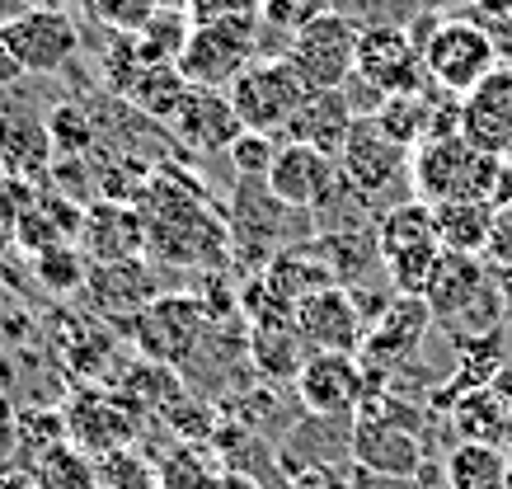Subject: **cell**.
<instances>
[{
    "mask_svg": "<svg viewBox=\"0 0 512 489\" xmlns=\"http://www.w3.org/2000/svg\"><path fill=\"white\" fill-rule=\"evenodd\" d=\"M428 311L433 325L456 339V344H475V339H494L503 325V283L484 269L480 259H461V254H442L437 278L428 287Z\"/></svg>",
    "mask_w": 512,
    "mask_h": 489,
    "instance_id": "1",
    "label": "cell"
},
{
    "mask_svg": "<svg viewBox=\"0 0 512 489\" xmlns=\"http://www.w3.org/2000/svg\"><path fill=\"white\" fill-rule=\"evenodd\" d=\"M423 66L428 80L447 95H470L484 76H494L503 57H498L494 33L475 24V19H437L428 38H423Z\"/></svg>",
    "mask_w": 512,
    "mask_h": 489,
    "instance_id": "2",
    "label": "cell"
},
{
    "mask_svg": "<svg viewBox=\"0 0 512 489\" xmlns=\"http://www.w3.org/2000/svg\"><path fill=\"white\" fill-rule=\"evenodd\" d=\"M231 109L240 118L245 132H264V137H278L287 132L292 113L301 109V99L311 95L301 76L292 71L287 57H268V62H249L240 76L231 80Z\"/></svg>",
    "mask_w": 512,
    "mask_h": 489,
    "instance_id": "3",
    "label": "cell"
},
{
    "mask_svg": "<svg viewBox=\"0 0 512 489\" xmlns=\"http://www.w3.org/2000/svg\"><path fill=\"white\" fill-rule=\"evenodd\" d=\"M357 43H362V29L348 15L329 10L315 24H306L296 38H287V62L311 95L343 90L357 76Z\"/></svg>",
    "mask_w": 512,
    "mask_h": 489,
    "instance_id": "4",
    "label": "cell"
},
{
    "mask_svg": "<svg viewBox=\"0 0 512 489\" xmlns=\"http://www.w3.org/2000/svg\"><path fill=\"white\" fill-rule=\"evenodd\" d=\"M254 43H259V19L193 24L179 52V76L193 90H231V80L254 62Z\"/></svg>",
    "mask_w": 512,
    "mask_h": 489,
    "instance_id": "5",
    "label": "cell"
},
{
    "mask_svg": "<svg viewBox=\"0 0 512 489\" xmlns=\"http://www.w3.org/2000/svg\"><path fill=\"white\" fill-rule=\"evenodd\" d=\"M357 80L372 85L381 99L390 95H419L428 90V66H423V43L409 29H395V24H376V29H362V43H357Z\"/></svg>",
    "mask_w": 512,
    "mask_h": 489,
    "instance_id": "6",
    "label": "cell"
},
{
    "mask_svg": "<svg viewBox=\"0 0 512 489\" xmlns=\"http://www.w3.org/2000/svg\"><path fill=\"white\" fill-rule=\"evenodd\" d=\"M132 339H137V353L156 367H179L198 348L202 330H207V306L198 297H156L151 306H141L132 316Z\"/></svg>",
    "mask_w": 512,
    "mask_h": 489,
    "instance_id": "7",
    "label": "cell"
},
{
    "mask_svg": "<svg viewBox=\"0 0 512 489\" xmlns=\"http://www.w3.org/2000/svg\"><path fill=\"white\" fill-rule=\"evenodd\" d=\"M66 442H76L90 461H104L113 452H127L141 433V410L123 395L109 391H76L62 414Z\"/></svg>",
    "mask_w": 512,
    "mask_h": 489,
    "instance_id": "8",
    "label": "cell"
},
{
    "mask_svg": "<svg viewBox=\"0 0 512 489\" xmlns=\"http://www.w3.org/2000/svg\"><path fill=\"white\" fill-rule=\"evenodd\" d=\"M367 386H372V372L362 367L357 353H311L296 377V395L315 419H343L362 410Z\"/></svg>",
    "mask_w": 512,
    "mask_h": 489,
    "instance_id": "9",
    "label": "cell"
},
{
    "mask_svg": "<svg viewBox=\"0 0 512 489\" xmlns=\"http://www.w3.org/2000/svg\"><path fill=\"white\" fill-rule=\"evenodd\" d=\"M433 330V311H428V301L419 297H395L381 311V316L367 325V339H362V367L372 372V377L386 381V372L404 367L414 353H419L423 334Z\"/></svg>",
    "mask_w": 512,
    "mask_h": 489,
    "instance_id": "10",
    "label": "cell"
},
{
    "mask_svg": "<svg viewBox=\"0 0 512 489\" xmlns=\"http://www.w3.org/2000/svg\"><path fill=\"white\" fill-rule=\"evenodd\" d=\"M292 325L311 353H362V339H367V320H362L348 287L311 292L292 311Z\"/></svg>",
    "mask_w": 512,
    "mask_h": 489,
    "instance_id": "11",
    "label": "cell"
},
{
    "mask_svg": "<svg viewBox=\"0 0 512 489\" xmlns=\"http://www.w3.org/2000/svg\"><path fill=\"white\" fill-rule=\"evenodd\" d=\"M409 156H414V151H404L400 142H390L372 118H357L353 137H348V146H343V156H339V174L357 198H381L395 179L409 174Z\"/></svg>",
    "mask_w": 512,
    "mask_h": 489,
    "instance_id": "12",
    "label": "cell"
},
{
    "mask_svg": "<svg viewBox=\"0 0 512 489\" xmlns=\"http://www.w3.org/2000/svg\"><path fill=\"white\" fill-rule=\"evenodd\" d=\"M339 160L320 156L311 146L282 142L278 156H273V170H268L264 189L273 203L292 207V212H311V207H325L334 184H339Z\"/></svg>",
    "mask_w": 512,
    "mask_h": 489,
    "instance_id": "13",
    "label": "cell"
},
{
    "mask_svg": "<svg viewBox=\"0 0 512 489\" xmlns=\"http://www.w3.org/2000/svg\"><path fill=\"white\" fill-rule=\"evenodd\" d=\"M5 38H10V48H15L19 66H24L29 76L62 71L80 48V33L66 10H19V15L5 24Z\"/></svg>",
    "mask_w": 512,
    "mask_h": 489,
    "instance_id": "14",
    "label": "cell"
},
{
    "mask_svg": "<svg viewBox=\"0 0 512 489\" xmlns=\"http://www.w3.org/2000/svg\"><path fill=\"white\" fill-rule=\"evenodd\" d=\"M461 137L484 156H512V66L503 62L461 95Z\"/></svg>",
    "mask_w": 512,
    "mask_h": 489,
    "instance_id": "15",
    "label": "cell"
},
{
    "mask_svg": "<svg viewBox=\"0 0 512 489\" xmlns=\"http://www.w3.org/2000/svg\"><path fill=\"white\" fill-rule=\"evenodd\" d=\"M170 132L188 151L198 156H212V151H231L240 142V118L231 109V95L226 90H188L179 113L170 118Z\"/></svg>",
    "mask_w": 512,
    "mask_h": 489,
    "instance_id": "16",
    "label": "cell"
},
{
    "mask_svg": "<svg viewBox=\"0 0 512 489\" xmlns=\"http://www.w3.org/2000/svg\"><path fill=\"white\" fill-rule=\"evenodd\" d=\"M80 250L94 264H123V259H141L146 250V221L127 203H94L80 217Z\"/></svg>",
    "mask_w": 512,
    "mask_h": 489,
    "instance_id": "17",
    "label": "cell"
},
{
    "mask_svg": "<svg viewBox=\"0 0 512 489\" xmlns=\"http://www.w3.org/2000/svg\"><path fill=\"white\" fill-rule=\"evenodd\" d=\"M52 132L33 109H0V170L19 184H38L52 170Z\"/></svg>",
    "mask_w": 512,
    "mask_h": 489,
    "instance_id": "18",
    "label": "cell"
},
{
    "mask_svg": "<svg viewBox=\"0 0 512 489\" xmlns=\"http://www.w3.org/2000/svg\"><path fill=\"white\" fill-rule=\"evenodd\" d=\"M353 123H357V113H353V104H348V95H343V90H320V95L301 99V109L292 113L287 142L311 146L320 156L339 160L348 137H353Z\"/></svg>",
    "mask_w": 512,
    "mask_h": 489,
    "instance_id": "19",
    "label": "cell"
},
{
    "mask_svg": "<svg viewBox=\"0 0 512 489\" xmlns=\"http://www.w3.org/2000/svg\"><path fill=\"white\" fill-rule=\"evenodd\" d=\"M306 358H311V348H306V339L296 334L287 311H264V316H254V325H249V363H254L259 377L292 381L296 386Z\"/></svg>",
    "mask_w": 512,
    "mask_h": 489,
    "instance_id": "20",
    "label": "cell"
},
{
    "mask_svg": "<svg viewBox=\"0 0 512 489\" xmlns=\"http://www.w3.org/2000/svg\"><path fill=\"white\" fill-rule=\"evenodd\" d=\"M451 424L461 442H484V447H512V400L494 381L480 391H466L451 405Z\"/></svg>",
    "mask_w": 512,
    "mask_h": 489,
    "instance_id": "21",
    "label": "cell"
},
{
    "mask_svg": "<svg viewBox=\"0 0 512 489\" xmlns=\"http://www.w3.org/2000/svg\"><path fill=\"white\" fill-rule=\"evenodd\" d=\"M433 226H437V245L442 254H461V259H480L494 231V207L480 198H456V203H437L433 207Z\"/></svg>",
    "mask_w": 512,
    "mask_h": 489,
    "instance_id": "22",
    "label": "cell"
},
{
    "mask_svg": "<svg viewBox=\"0 0 512 489\" xmlns=\"http://www.w3.org/2000/svg\"><path fill=\"white\" fill-rule=\"evenodd\" d=\"M94 301L104 311H132L156 301V278L146 269V259H123V264H90V283Z\"/></svg>",
    "mask_w": 512,
    "mask_h": 489,
    "instance_id": "23",
    "label": "cell"
},
{
    "mask_svg": "<svg viewBox=\"0 0 512 489\" xmlns=\"http://www.w3.org/2000/svg\"><path fill=\"white\" fill-rule=\"evenodd\" d=\"M423 245H437V226H433V207L419 203V198H404L390 212H381L376 221V254L390 259V254H409L423 250Z\"/></svg>",
    "mask_w": 512,
    "mask_h": 489,
    "instance_id": "24",
    "label": "cell"
},
{
    "mask_svg": "<svg viewBox=\"0 0 512 489\" xmlns=\"http://www.w3.org/2000/svg\"><path fill=\"white\" fill-rule=\"evenodd\" d=\"M451 489H508V447H484V442H456L447 457Z\"/></svg>",
    "mask_w": 512,
    "mask_h": 489,
    "instance_id": "25",
    "label": "cell"
},
{
    "mask_svg": "<svg viewBox=\"0 0 512 489\" xmlns=\"http://www.w3.org/2000/svg\"><path fill=\"white\" fill-rule=\"evenodd\" d=\"M188 90H193V85L179 76V66H141L137 80L127 85V99H132L141 113H151V118H160V123H170Z\"/></svg>",
    "mask_w": 512,
    "mask_h": 489,
    "instance_id": "26",
    "label": "cell"
},
{
    "mask_svg": "<svg viewBox=\"0 0 512 489\" xmlns=\"http://www.w3.org/2000/svg\"><path fill=\"white\" fill-rule=\"evenodd\" d=\"M29 475L38 489H99V466H94L76 442H57L43 457H33Z\"/></svg>",
    "mask_w": 512,
    "mask_h": 489,
    "instance_id": "27",
    "label": "cell"
},
{
    "mask_svg": "<svg viewBox=\"0 0 512 489\" xmlns=\"http://www.w3.org/2000/svg\"><path fill=\"white\" fill-rule=\"evenodd\" d=\"M188 33H193V24H188L184 10H160V15L132 38V52H137L141 66H179V52H184Z\"/></svg>",
    "mask_w": 512,
    "mask_h": 489,
    "instance_id": "28",
    "label": "cell"
},
{
    "mask_svg": "<svg viewBox=\"0 0 512 489\" xmlns=\"http://www.w3.org/2000/svg\"><path fill=\"white\" fill-rule=\"evenodd\" d=\"M33 273H38V278H43V287H47V292H57V297L90 283L85 250H76V245H57V250L33 254Z\"/></svg>",
    "mask_w": 512,
    "mask_h": 489,
    "instance_id": "29",
    "label": "cell"
},
{
    "mask_svg": "<svg viewBox=\"0 0 512 489\" xmlns=\"http://www.w3.org/2000/svg\"><path fill=\"white\" fill-rule=\"evenodd\" d=\"M104 29H113L118 38H137L151 19L165 10V0H80Z\"/></svg>",
    "mask_w": 512,
    "mask_h": 489,
    "instance_id": "30",
    "label": "cell"
},
{
    "mask_svg": "<svg viewBox=\"0 0 512 489\" xmlns=\"http://www.w3.org/2000/svg\"><path fill=\"white\" fill-rule=\"evenodd\" d=\"M156 475H160V489H212L221 471H212V461L202 457V447H179V452H170V461H160Z\"/></svg>",
    "mask_w": 512,
    "mask_h": 489,
    "instance_id": "31",
    "label": "cell"
},
{
    "mask_svg": "<svg viewBox=\"0 0 512 489\" xmlns=\"http://www.w3.org/2000/svg\"><path fill=\"white\" fill-rule=\"evenodd\" d=\"M99 466V489H160V475L146 457H137L132 447L113 452V457L94 461Z\"/></svg>",
    "mask_w": 512,
    "mask_h": 489,
    "instance_id": "32",
    "label": "cell"
},
{
    "mask_svg": "<svg viewBox=\"0 0 512 489\" xmlns=\"http://www.w3.org/2000/svg\"><path fill=\"white\" fill-rule=\"evenodd\" d=\"M320 15H329V0H259V24L287 33V38H296Z\"/></svg>",
    "mask_w": 512,
    "mask_h": 489,
    "instance_id": "33",
    "label": "cell"
},
{
    "mask_svg": "<svg viewBox=\"0 0 512 489\" xmlns=\"http://www.w3.org/2000/svg\"><path fill=\"white\" fill-rule=\"evenodd\" d=\"M226 156H231V165L240 170V179L264 184L268 170H273V156H278V142L264 137V132H240V142H235Z\"/></svg>",
    "mask_w": 512,
    "mask_h": 489,
    "instance_id": "34",
    "label": "cell"
},
{
    "mask_svg": "<svg viewBox=\"0 0 512 489\" xmlns=\"http://www.w3.org/2000/svg\"><path fill=\"white\" fill-rule=\"evenodd\" d=\"M47 132H52V146H57L62 156H80V151H90V142H94L90 118H85L76 104L52 109V118H47Z\"/></svg>",
    "mask_w": 512,
    "mask_h": 489,
    "instance_id": "35",
    "label": "cell"
},
{
    "mask_svg": "<svg viewBox=\"0 0 512 489\" xmlns=\"http://www.w3.org/2000/svg\"><path fill=\"white\" fill-rule=\"evenodd\" d=\"M480 264L494 273L498 283H512V203L494 207V231H489Z\"/></svg>",
    "mask_w": 512,
    "mask_h": 489,
    "instance_id": "36",
    "label": "cell"
},
{
    "mask_svg": "<svg viewBox=\"0 0 512 489\" xmlns=\"http://www.w3.org/2000/svg\"><path fill=\"white\" fill-rule=\"evenodd\" d=\"M188 24H221V19H259V0H184Z\"/></svg>",
    "mask_w": 512,
    "mask_h": 489,
    "instance_id": "37",
    "label": "cell"
},
{
    "mask_svg": "<svg viewBox=\"0 0 512 489\" xmlns=\"http://www.w3.org/2000/svg\"><path fill=\"white\" fill-rule=\"evenodd\" d=\"M19 245V203L10 184H0V254H10Z\"/></svg>",
    "mask_w": 512,
    "mask_h": 489,
    "instance_id": "38",
    "label": "cell"
},
{
    "mask_svg": "<svg viewBox=\"0 0 512 489\" xmlns=\"http://www.w3.org/2000/svg\"><path fill=\"white\" fill-rule=\"evenodd\" d=\"M24 76H29V71L19 66L15 48H10V38H5V29H0V90H10V85H19Z\"/></svg>",
    "mask_w": 512,
    "mask_h": 489,
    "instance_id": "39",
    "label": "cell"
},
{
    "mask_svg": "<svg viewBox=\"0 0 512 489\" xmlns=\"http://www.w3.org/2000/svg\"><path fill=\"white\" fill-rule=\"evenodd\" d=\"M212 489H264V485H259L254 475H245V471H221Z\"/></svg>",
    "mask_w": 512,
    "mask_h": 489,
    "instance_id": "40",
    "label": "cell"
},
{
    "mask_svg": "<svg viewBox=\"0 0 512 489\" xmlns=\"http://www.w3.org/2000/svg\"><path fill=\"white\" fill-rule=\"evenodd\" d=\"M0 489H38L29 471H0Z\"/></svg>",
    "mask_w": 512,
    "mask_h": 489,
    "instance_id": "41",
    "label": "cell"
},
{
    "mask_svg": "<svg viewBox=\"0 0 512 489\" xmlns=\"http://www.w3.org/2000/svg\"><path fill=\"white\" fill-rule=\"evenodd\" d=\"M475 10H484L489 19H512V0H475Z\"/></svg>",
    "mask_w": 512,
    "mask_h": 489,
    "instance_id": "42",
    "label": "cell"
},
{
    "mask_svg": "<svg viewBox=\"0 0 512 489\" xmlns=\"http://www.w3.org/2000/svg\"><path fill=\"white\" fill-rule=\"evenodd\" d=\"M24 10H66L71 0H19Z\"/></svg>",
    "mask_w": 512,
    "mask_h": 489,
    "instance_id": "43",
    "label": "cell"
},
{
    "mask_svg": "<svg viewBox=\"0 0 512 489\" xmlns=\"http://www.w3.org/2000/svg\"><path fill=\"white\" fill-rule=\"evenodd\" d=\"M19 10H24L19 0H0V29H5V24H10V19H15Z\"/></svg>",
    "mask_w": 512,
    "mask_h": 489,
    "instance_id": "44",
    "label": "cell"
},
{
    "mask_svg": "<svg viewBox=\"0 0 512 489\" xmlns=\"http://www.w3.org/2000/svg\"><path fill=\"white\" fill-rule=\"evenodd\" d=\"M508 489H512V447H508Z\"/></svg>",
    "mask_w": 512,
    "mask_h": 489,
    "instance_id": "45",
    "label": "cell"
},
{
    "mask_svg": "<svg viewBox=\"0 0 512 489\" xmlns=\"http://www.w3.org/2000/svg\"><path fill=\"white\" fill-rule=\"evenodd\" d=\"M179 5H184V0H179Z\"/></svg>",
    "mask_w": 512,
    "mask_h": 489,
    "instance_id": "46",
    "label": "cell"
}]
</instances>
